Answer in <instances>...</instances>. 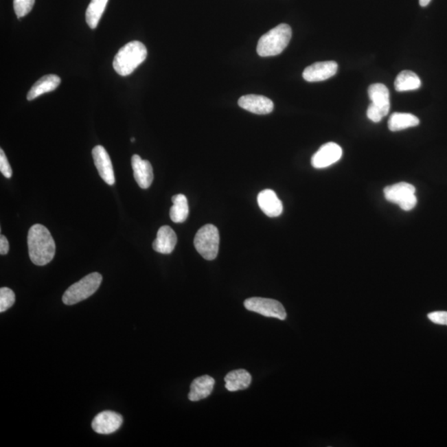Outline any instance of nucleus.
I'll return each instance as SVG.
<instances>
[{"label":"nucleus","instance_id":"obj_1","mask_svg":"<svg viewBox=\"0 0 447 447\" xmlns=\"http://www.w3.org/2000/svg\"><path fill=\"white\" fill-rule=\"evenodd\" d=\"M28 253L35 265L43 266L54 260L56 244L54 238L43 225L36 224L28 231Z\"/></svg>","mask_w":447,"mask_h":447},{"label":"nucleus","instance_id":"obj_2","mask_svg":"<svg viewBox=\"0 0 447 447\" xmlns=\"http://www.w3.org/2000/svg\"><path fill=\"white\" fill-rule=\"evenodd\" d=\"M146 47L139 41H133L120 48L115 56L113 67L119 76H126L133 73L140 64L146 59Z\"/></svg>","mask_w":447,"mask_h":447},{"label":"nucleus","instance_id":"obj_3","mask_svg":"<svg viewBox=\"0 0 447 447\" xmlns=\"http://www.w3.org/2000/svg\"><path fill=\"white\" fill-rule=\"evenodd\" d=\"M291 38V27L281 23L262 36L257 46V54L264 58L279 55L288 47Z\"/></svg>","mask_w":447,"mask_h":447},{"label":"nucleus","instance_id":"obj_4","mask_svg":"<svg viewBox=\"0 0 447 447\" xmlns=\"http://www.w3.org/2000/svg\"><path fill=\"white\" fill-rule=\"evenodd\" d=\"M102 276L99 273H92L78 283L72 284L62 296L66 305H74L93 295L102 284Z\"/></svg>","mask_w":447,"mask_h":447},{"label":"nucleus","instance_id":"obj_5","mask_svg":"<svg viewBox=\"0 0 447 447\" xmlns=\"http://www.w3.org/2000/svg\"><path fill=\"white\" fill-rule=\"evenodd\" d=\"M368 93L371 100L367 110L368 118L374 123L380 122L390 111L389 89L384 84L376 83L369 87Z\"/></svg>","mask_w":447,"mask_h":447},{"label":"nucleus","instance_id":"obj_6","mask_svg":"<svg viewBox=\"0 0 447 447\" xmlns=\"http://www.w3.org/2000/svg\"><path fill=\"white\" fill-rule=\"evenodd\" d=\"M220 235L215 225L208 224L201 227L194 239L195 248L207 260H215L219 252Z\"/></svg>","mask_w":447,"mask_h":447},{"label":"nucleus","instance_id":"obj_7","mask_svg":"<svg viewBox=\"0 0 447 447\" xmlns=\"http://www.w3.org/2000/svg\"><path fill=\"white\" fill-rule=\"evenodd\" d=\"M384 194L387 200L400 205L405 211L413 210L417 203L416 188L410 183H400L386 187Z\"/></svg>","mask_w":447,"mask_h":447},{"label":"nucleus","instance_id":"obj_8","mask_svg":"<svg viewBox=\"0 0 447 447\" xmlns=\"http://www.w3.org/2000/svg\"><path fill=\"white\" fill-rule=\"evenodd\" d=\"M244 308L249 311L260 314L266 317L285 320L287 317L286 310L279 301L269 298L251 297L244 301Z\"/></svg>","mask_w":447,"mask_h":447},{"label":"nucleus","instance_id":"obj_9","mask_svg":"<svg viewBox=\"0 0 447 447\" xmlns=\"http://www.w3.org/2000/svg\"><path fill=\"white\" fill-rule=\"evenodd\" d=\"M343 151L340 145L330 142L322 145L312 158L313 168L321 169L332 166L341 159Z\"/></svg>","mask_w":447,"mask_h":447},{"label":"nucleus","instance_id":"obj_10","mask_svg":"<svg viewBox=\"0 0 447 447\" xmlns=\"http://www.w3.org/2000/svg\"><path fill=\"white\" fill-rule=\"evenodd\" d=\"M122 424V415L112 411H104L96 415L91 426L96 433L108 435L115 433Z\"/></svg>","mask_w":447,"mask_h":447},{"label":"nucleus","instance_id":"obj_11","mask_svg":"<svg viewBox=\"0 0 447 447\" xmlns=\"http://www.w3.org/2000/svg\"><path fill=\"white\" fill-rule=\"evenodd\" d=\"M92 157H93L95 165L100 177L108 185H111V186L114 185L115 183L114 168H113L110 155L106 148L102 145L95 146L92 150Z\"/></svg>","mask_w":447,"mask_h":447},{"label":"nucleus","instance_id":"obj_12","mask_svg":"<svg viewBox=\"0 0 447 447\" xmlns=\"http://www.w3.org/2000/svg\"><path fill=\"white\" fill-rule=\"evenodd\" d=\"M337 71L338 64L336 62H316L306 68L303 76L308 82H319L332 78Z\"/></svg>","mask_w":447,"mask_h":447},{"label":"nucleus","instance_id":"obj_13","mask_svg":"<svg viewBox=\"0 0 447 447\" xmlns=\"http://www.w3.org/2000/svg\"><path fill=\"white\" fill-rule=\"evenodd\" d=\"M240 107L256 115H268L273 111V103L271 99L264 95H247L240 98Z\"/></svg>","mask_w":447,"mask_h":447},{"label":"nucleus","instance_id":"obj_14","mask_svg":"<svg viewBox=\"0 0 447 447\" xmlns=\"http://www.w3.org/2000/svg\"><path fill=\"white\" fill-rule=\"evenodd\" d=\"M131 164L136 183L142 189H148L154 181V172L150 163L139 155L132 157Z\"/></svg>","mask_w":447,"mask_h":447},{"label":"nucleus","instance_id":"obj_15","mask_svg":"<svg viewBox=\"0 0 447 447\" xmlns=\"http://www.w3.org/2000/svg\"><path fill=\"white\" fill-rule=\"evenodd\" d=\"M257 204L266 216H279L284 211V205L276 193L271 189H266L257 195Z\"/></svg>","mask_w":447,"mask_h":447},{"label":"nucleus","instance_id":"obj_16","mask_svg":"<svg viewBox=\"0 0 447 447\" xmlns=\"http://www.w3.org/2000/svg\"><path fill=\"white\" fill-rule=\"evenodd\" d=\"M176 242L177 237L174 231L168 225H164L159 229L152 248L156 252L169 255L174 251Z\"/></svg>","mask_w":447,"mask_h":447},{"label":"nucleus","instance_id":"obj_17","mask_svg":"<svg viewBox=\"0 0 447 447\" xmlns=\"http://www.w3.org/2000/svg\"><path fill=\"white\" fill-rule=\"evenodd\" d=\"M215 384L214 378L211 376H203L196 378L192 382L190 393L188 394L189 400L197 402L210 396Z\"/></svg>","mask_w":447,"mask_h":447},{"label":"nucleus","instance_id":"obj_18","mask_svg":"<svg viewBox=\"0 0 447 447\" xmlns=\"http://www.w3.org/2000/svg\"><path fill=\"white\" fill-rule=\"evenodd\" d=\"M61 83V78L56 75H47L40 78L38 82H36L33 87L28 91L27 99V100H33L39 98L48 92L54 91L58 87Z\"/></svg>","mask_w":447,"mask_h":447},{"label":"nucleus","instance_id":"obj_19","mask_svg":"<svg viewBox=\"0 0 447 447\" xmlns=\"http://www.w3.org/2000/svg\"><path fill=\"white\" fill-rule=\"evenodd\" d=\"M252 381L251 374L245 369L233 370L225 378V389L229 392H236L249 388Z\"/></svg>","mask_w":447,"mask_h":447},{"label":"nucleus","instance_id":"obj_20","mask_svg":"<svg viewBox=\"0 0 447 447\" xmlns=\"http://www.w3.org/2000/svg\"><path fill=\"white\" fill-rule=\"evenodd\" d=\"M420 119L409 113H393L389 119V128L393 132L416 127L420 124Z\"/></svg>","mask_w":447,"mask_h":447},{"label":"nucleus","instance_id":"obj_21","mask_svg":"<svg viewBox=\"0 0 447 447\" xmlns=\"http://www.w3.org/2000/svg\"><path fill=\"white\" fill-rule=\"evenodd\" d=\"M421 86L420 76L411 71H401L394 82L396 91L400 92L417 90Z\"/></svg>","mask_w":447,"mask_h":447},{"label":"nucleus","instance_id":"obj_22","mask_svg":"<svg viewBox=\"0 0 447 447\" xmlns=\"http://www.w3.org/2000/svg\"><path fill=\"white\" fill-rule=\"evenodd\" d=\"M173 205L170 209V217L173 222L183 223L189 215L187 197L183 194L176 195L172 198Z\"/></svg>","mask_w":447,"mask_h":447},{"label":"nucleus","instance_id":"obj_23","mask_svg":"<svg viewBox=\"0 0 447 447\" xmlns=\"http://www.w3.org/2000/svg\"><path fill=\"white\" fill-rule=\"evenodd\" d=\"M108 0H91L86 12V20L91 30L98 27Z\"/></svg>","mask_w":447,"mask_h":447},{"label":"nucleus","instance_id":"obj_24","mask_svg":"<svg viewBox=\"0 0 447 447\" xmlns=\"http://www.w3.org/2000/svg\"><path fill=\"white\" fill-rule=\"evenodd\" d=\"M15 303V294L10 288L0 289V312H5Z\"/></svg>","mask_w":447,"mask_h":447},{"label":"nucleus","instance_id":"obj_25","mask_svg":"<svg viewBox=\"0 0 447 447\" xmlns=\"http://www.w3.org/2000/svg\"><path fill=\"white\" fill-rule=\"evenodd\" d=\"M35 3V0H14V8L19 19L30 14Z\"/></svg>","mask_w":447,"mask_h":447},{"label":"nucleus","instance_id":"obj_26","mask_svg":"<svg viewBox=\"0 0 447 447\" xmlns=\"http://www.w3.org/2000/svg\"><path fill=\"white\" fill-rule=\"evenodd\" d=\"M0 171L6 179H10L12 176V168L7 157L3 149H0Z\"/></svg>","mask_w":447,"mask_h":447},{"label":"nucleus","instance_id":"obj_27","mask_svg":"<svg viewBox=\"0 0 447 447\" xmlns=\"http://www.w3.org/2000/svg\"><path fill=\"white\" fill-rule=\"evenodd\" d=\"M428 317L435 324L447 325V312H433L429 313Z\"/></svg>","mask_w":447,"mask_h":447},{"label":"nucleus","instance_id":"obj_28","mask_svg":"<svg viewBox=\"0 0 447 447\" xmlns=\"http://www.w3.org/2000/svg\"><path fill=\"white\" fill-rule=\"evenodd\" d=\"M10 251L9 241L6 239L5 236L0 237V253L1 255H5Z\"/></svg>","mask_w":447,"mask_h":447},{"label":"nucleus","instance_id":"obj_29","mask_svg":"<svg viewBox=\"0 0 447 447\" xmlns=\"http://www.w3.org/2000/svg\"><path fill=\"white\" fill-rule=\"evenodd\" d=\"M431 1H432V0H420V3L422 7H426L429 5Z\"/></svg>","mask_w":447,"mask_h":447},{"label":"nucleus","instance_id":"obj_30","mask_svg":"<svg viewBox=\"0 0 447 447\" xmlns=\"http://www.w3.org/2000/svg\"><path fill=\"white\" fill-rule=\"evenodd\" d=\"M135 139L134 138H132V139H131L132 142H135Z\"/></svg>","mask_w":447,"mask_h":447}]
</instances>
